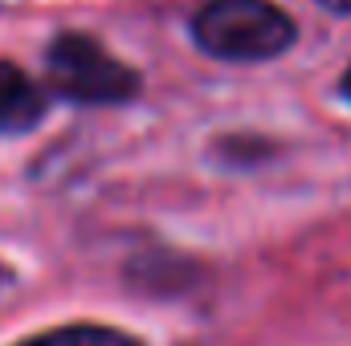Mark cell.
Instances as JSON below:
<instances>
[{
    "instance_id": "obj_1",
    "label": "cell",
    "mask_w": 351,
    "mask_h": 346,
    "mask_svg": "<svg viewBox=\"0 0 351 346\" xmlns=\"http://www.w3.org/2000/svg\"><path fill=\"white\" fill-rule=\"evenodd\" d=\"M192 37L225 62H269L294 45L298 29L269 0H208L192 21Z\"/></svg>"
},
{
    "instance_id": "obj_2",
    "label": "cell",
    "mask_w": 351,
    "mask_h": 346,
    "mask_svg": "<svg viewBox=\"0 0 351 346\" xmlns=\"http://www.w3.org/2000/svg\"><path fill=\"white\" fill-rule=\"evenodd\" d=\"M45 70H49L53 90L70 102L110 106V102H127L139 94V74L131 66H123L119 57H110L86 33L53 37L49 53H45Z\"/></svg>"
},
{
    "instance_id": "obj_3",
    "label": "cell",
    "mask_w": 351,
    "mask_h": 346,
    "mask_svg": "<svg viewBox=\"0 0 351 346\" xmlns=\"http://www.w3.org/2000/svg\"><path fill=\"white\" fill-rule=\"evenodd\" d=\"M45 114L41 86L12 62H0V135L33 131Z\"/></svg>"
},
{
    "instance_id": "obj_4",
    "label": "cell",
    "mask_w": 351,
    "mask_h": 346,
    "mask_svg": "<svg viewBox=\"0 0 351 346\" xmlns=\"http://www.w3.org/2000/svg\"><path fill=\"white\" fill-rule=\"evenodd\" d=\"M21 346H143V343L123 334V330H110V326H62V330L37 334V338H29Z\"/></svg>"
},
{
    "instance_id": "obj_5",
    "label": "cell",
    "mask_w": 351,
    "mask_h": 346,
    "mask_svg": "<svg viewBox=\"0 0 351 346\" xmlns=\"http://www.w3.org/2000/svg\"><path fill=\"white\" fill-rule=\"evenodd\" d=\"M323 8H331V12H351V0H319Z\"/></svg>"
},
{
    "instance_id": "obj_6",
    "label": "cell",
    "mask_w": 351,
    "mask_h": 346,
    "mask_svg": "<svg viewBox=\"0 0 351 346\" xmlns=\"http://www.w3.org/2000/svg\"><path fill=\"white\" fill-rule=\"evenodd\" d=\"M343 98L351 102V66H348V74H343Z\"/></svg>"
}]
</instances>
